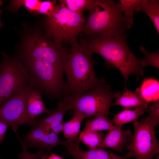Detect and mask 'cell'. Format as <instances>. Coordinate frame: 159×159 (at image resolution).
<instances>
[{"instance_id":"33","label":"cell","mask_w":159,"mask_h":159,"mask_svg":"<svg viewBox=\"0 0 159 159\" xmlns=\"http://www.w3.org/2000/svg\"><path fill=\"white\" fill-rule=\"evenodd\" d=\"M155 159H159V156L158 155H157Z\"/></svg>"},{"instance_id":"29","label":"cell","mask_w":159,"mask_h":159,"mask_svg":"<svg viewBox=\"0 0 159 159\" xmlns=\"http://www.w3.org/2000/svg\"><path fill=\"white\" fill-rule=\"evenodd\" d=\"M9 126L5 122L0 121V143L4 140V135Z\"/></svg>"},{"instance_id":"36","label":"cell","mask_w":159,"mask_h":159,"mask_svg":"<svg viewBox=\"0 0 159 159\" xmlns=\"http://www.w3.org/2000/svg\"><path fill=\"white\" fill-rule=\"evenodd\" d=\"M0 159H1L0 158Z\"/></svg>"},{"instance_id":"6","label":"cell","mask_w":159,"mask_h":159,"mask_svg":"<svg viewBox=\"0 0 159 159\" xmlns=\"http://www.w3.org/2000/svg\"><path fill=\"white\" fill-rule=\"evenodd\" d=\"M33 88L31 83L21 86L0 105V121L11 126L19 139L17 130L21 125H27L31 128L37 127V119H32L28 114L26 101L28 92Z\"/></svg>"},{"instance_id":"17","label":"cell","mask_w":159,"mask_h":159,"mask_svg":"<svg viewBox=\"0 0 159 159\" xmlns=\"http://www.w3.org/2000/svg\"><path fill=\"white\" fill-rule=\"evenodd\" d=\"M113 121L108 116L99 115L87 120L83 131H109L114 126Z\"/></svg>"},{"instance_id":"35","label":"cell","mask_w":159,"mask_h":159,"mask_svg":"<svg viewBox=\"0 0 159 159\" xmlns=\"http://www.w3.org/2000/svg\"><path fill=\"white\" fill-rule=\"evenodd\" d=\"M73 158H74L73 159H77L76 158H75L74 157H73Z\"/></svg>"},{"instance_id":"4","label":"cell","mask_w":159,"mask_h":159,"mask_svg":"<svg viewBox=\"0 0 159 159\" xmlns=\"http://www.w3.org/2000/svg\"><path fill=\"white\" fill-rule=\"evenodd\" d=\"M85 21L83 15L70 11L59 3L52 14L47 16L46 34L59 48L63 47L64 42L71 45L77 42L76 37L82 32Z\"/></svg>"},{"instance_id":"3","label":"cell","mask_w":159,"mask_h":159,"mask_svg":"<svg viewBox=\"0 0 159 159\" xmlns=\"http://www.w3.org/2000/svg\"><path fill=\"white\" fill-rule=\"evenodd\" d=\"M82 32L90 36H114L126 34L133 23L125 16L118 2L95 0Z\"/></svg>"},{"instance_id":"5","label":"cell","mask_w":159,"mask_h":159,"mask_svg":"<svg viewBox=\"0 0 159 159\" xmlns=\"http://www.w3.org/2000/svg\"><path fill=\"white\" fill-rule=\"evenodd\" d=\"M121 94L113 92L111 86L105 83L87 93L68 96L70 110L85 118L99 115L108 116L113 99Z\"/></svg>"},{"instance_id":"28","label":"cell","mask_w":159,"mask_h":159,"mask_svg":"<svg viewBox=\"0 0 159 159\" xmlns=\"http://www.w3.org/2000/svg\"><path fill=\"white\" fill-rule=\"evenodd\" d=\"M21 7L24 5L30 12L37 14L42 1L39 0H18Z\"/></svg>"},{"instance_id":"21","label":"cell","mask_w":159,"mask_h":159,"mask_svg":"<svg viewBox=\"0 0 159 159\" xmlns=\"http://www.w3.org/2000/svg\"><path fill=\"white\" fill-rule=\"evenodd\" d=\"M83 152L86 155L95 159H127L132 156L130 152L125 155L120 156L107 151L99 147L87 151L83 150Z\"/></svg>"},{"instance_id":"13","label":"cell","mask_w":159,"mask_h":159,"mask_svg":"<svg viewBox=\"0 0 159 159\" xmlns=\"http://www.w3.org/2000/svg\"><path fill=\"white\" fill-rule=\"evenodd\" d=\"M115 98V102L112 105H118L129 109L138 106L146 107L149 104L140 96L136 90L135 92L128 90L126 87L123 94L119 95Z\"/></svg>"},{"instance_id":"8","label":"cell","mask_w":159,"mask_h":159,"mask_svg":"<svg viewBox=\"0 0 159 159\" xmlns=\"http://www.w3.org/2000/svg\"><path fill=\"white\" fill-rule=\"evenodd\" d=\"M134 132L125 149L136 159H154L159 153L154 127L150 117L133 122Z\"/></svg>"},{"instance_id":"15","label":"cell","mask_w":159,"mask_h":159,"mask_svg":"<svg viewBox=\"0 0 159 159\" xmlns=\"http://www.w3.org/2000/svg\"><path fill=\"white\" fill-rule=\"evenodd\" d=\"M143 11L150 18L159 34V1L155 0H141L135 10Z\"/></svg>"},{"instance_id":"10","label":"cell","mask_w":159,"mask_h":159,"mask_svg":"<svg viewBox=\"0 0 159 159\" xmlns=\"http://www.w3.org/2000/svg\"><path fill=\"white\" fill-rule=\"evenodd\" d=\"M69 110H70L68 98L64 96L59 100L56 108L51 110L44 116L37 119V127L46 133L53 132L58 135L62 132L64 114Z\"/></svg>"},{"instance_id":"11","label":"cell","mask_w":159,"mask_h":159,"mask_svg":"<svg viewBox=\"0 0 159 159\" xmlns=\"http://www.w3.org/2000/svg\"><path fill=\"white\" fill-rule=\"evenodd\" d=\"M133 135L129 130H122V126H114L108 131L99 147L112 149L117 152L123 153L125 145L131 141Z\"/></svg>"},{"instance_id":"30","label":"cell","mask_w":159,"mask_h":159,"mask_svg":"<svg viewBox=\"0 0 159 159\" xmlns=\"http://www.w3.org/2000/svg\"><path fill=\"white\" fill-rule=\"evenodd\" d=\"M47 159H64L60 156L52 153Z\"/></svg>"},{"instance_id":"34","label":"cell","mask_w":159,"mask_h":159,"mask_svg":"<svg viewBox=\"0 0 159 159\" xmlns=\"http://www.w3.org/2000/svg\"><path fill=\"white\" fill-rule=\"evenodd\" d=\"M1 62H0V70L1 68Z\"/></svg>"},{"instance_id":"25","label":"cell","mask_w":159,"mask_h":159,"mask_svg":"<svg viewBox=\"0 0 159 159\" xmlns=\"http://www.w3.org/2000/svg\"><path fill=\"white\" fill-rule=\"evenodd\" d=\"M159 101L150 102L145 108V112H147L153 124L155 126L159 124Z\"/></svg>"},{"instance_id":"2","label":"cell","mask_w":159,"mask_h":159,"mask_svg":"<svg viewBox=\"0 0 159 159\" xmlns=\"http://www.w3.org/2000/svg\"><path fill=\"white\" fill-rule=\"evenodd\" d=\"M71 45L64 67L67 78L65 96L72 97L91 91L105 82L95 73L92 54L77 42Z\"/></svg>"},{"instance_id":"18","label":"cell","mask_w":159,"mask_h":159,"mask_svg":"<svg viewBox=\"0 0 159 159\" xmlns=\"http://www.w3.org/2000/svg\"><path fill=\"white\" fill-rule=\"evenodd\" d=\"M74 117L69 121L64 122L62 132L64 138L74 139L79 134L82 120L84 117L81 114L74 112Z\"/></svg>"},{"instance_id":"32","label":"cell","mask_w":159,"mask_h":159,"mask_svg":"<svg viewBox=\"0 0 159 159\" xmlns=\"http://www.w3.org/2000/svg\"><path fill=\"white\" fill-rule=\"evenodd\" d=\"M3 3V1H2L0 0V7L1 6Z\"/></svg>"},{"instance_id":"26","label":"cell","mask_w":159,"mask_h":159,"mask_svg":"<svg viewBox=\"0 0 159 159\" xmlns=\"http://www.w3.org/2000/svg\"><path fill=\"white\" fill-rule=\"evenodd\" d=\"M22 152L18 154V159H47L48 154L42 150H40L35 153L29 152L24 147L21 145Z\"/></svg>"},{"instance_id":"7","label":"cell","mask_w":159,"mask_h":159,"mask_svg":"<svg viewBox=\"0 0 159 159\" xmlns=\"http://www.w3.org/2000/svg\"><path fill=\"white\" fill-rule=\"evenodd\" d=\"M0 70V105L10 98L21 86L31 83L28 71L18 59L1 52Z\"/></svg>"},{"instance_id":"9","label":"cell","mask_w":159,"mask_h":159,"mask_svg":"<svg viewBox=\"0 0 159 159\" xmlns=\"http://www.w3.org/2000/svg\"><path fill=\"white\" fill-rule=\"evenodd\" d=\"M19 139L21 144L28 149L35 148L42 150L48 154L50 150L59 145H64V140L60 139L58 135L50 132L47 134L38 127H32L27 134Z\"/></svg>"},{"instance_id":"20","label":"cell","mask_w":159,"mask_h":159,"mask_svg":"<svg viewBox=\"0 0 159 159\" xmlns=\"http://www.w3.org/2000/svg\"><path fill=\"white\" fill-rule=\"evenodd\" d=\"M95 0H61L59 3L70 11L83 15V12L90 10Z\"/></svg>"},{"instance_id":"23","label":"cell","mask_w":159,"mask_h":159,"mask_svg":"<svg viewBox=\"0 0 159 159\" xmlns=\"http://www.w3.org/2000/svg\"><path fill=\"white\" fill-rule=\"evenodd\" d=\"M141 51L145 54V57L143 59L144 67L148 65L152 66L159 69V54L158 51L150 53L148 52L143 46L140 47Z\"/></svg>"},{"instance_id":"14","label":"cell","mask_w":159,"mask_h":159,"mask_svg":"<svg viewBox=\"0 0 159 159\" xmlns=\"http://www.w3.org/2000/svg\"><path fill=\"white\" fill-rule=\"evenodd\" d=\"M159 81L152 78L145 79L140 88L136 89L140 96L146 102L159 100Z\"/></svg>"},{"instance_id":"24","label":"cell","mask_w":159,"mask_h":159,"mask_svg":"<svg viewBox=\"0 0 159 159\" xmlns=\"http://www.w3.org/2000/svg\"><path fill=\"white\" fill-rule=\"evenodd\" d=\"M141 0H120L118 2L124 15L132 17L134 11Z\"/></svg>"},{"instance_id":"31","label":"cell","mask_w":159,"mask_h":159,"mask_svg":"<svg viewBox=\"0 0 159 159\" xmlns=\"http://www.w3.org/2000/svg\"><path fill=\"white\" fill-rule=\"evenodd\" d=\"M2 11L0 9V28L3 26V24H2L0 20V15Z\"/></svg>"},{"instance_id":"1","label":"cell","mask_w":159,"mask_h":159,"mask_svg":"<svg viewBox=\"0 0 159 159\" xmlns=\"http://www.w3.org/2000/svg\"><path fill=\"white\" fill-rule=\"evenodd\" d=\"M126 34L117 36H90L82 39L81 44L92 54H98L108 66L115 67L122 74L126 85L130 75H143V59L136 57L127 44Z\"/></svg>"},{"instance_id":"22","label":"cell","mask_w":159,"mask_h":159,"mask_svg":"<svg viewBox=\"0 0 159 159\" xmlns=\"http://www.w3.org/2000/svg\"><path fill=\"white\" fill-rule=\"evenodd\" d=\"M80 141L78 138L65 140L64 146L65 147L69 153L77 159H95L85 155L83 150L80 148Z\"/></svg>"},{"instance_id":"12","label":"cell","mask_w":159,"mask_h":159,"mask_svg":"<svg viewBox=\"0 0 159 159\" xmlns=\"http://www.w3.org/2000/svg\"><path fill=\"white\" fill-rule=\"evenodd\" d=\"M42 94L33 88L27 93L26 101L28 114L32 119H35L39 115L47 113L51 109L47 108L43 101Z\"/></svg>"},{"instance_id":"27","label":"cell","mask_w":159,"mask_h":159,"mask_svg":"<svg viewBox=\"0 0 159 159\" xmlns=\"http://www.w3.org/2000/svg\"><path fill=\"white\" fill-rule=\"evenodd\" d=\"M56 1H41L38 14H43L47 16H50L54 11L56 5Z\"/></svg>"},{"instance_id":"19","label":"cell","mask_w":159,"mask_h":159,"mask_svg":"<svg viewBox=\"0 0 159 159\" xmlns=\"http://www.w3.org/2000/svg\"><path fill=\"white\" fill-rule=\"evenodd\" d=\"M105 137L104 133L99 131H82L78 138L80 141L88 146L89 149L99 147Z\"/></svg>"},{"instance_id":"16","label":"cell","mask_w":159,"mask_h":159,"mask_svg":"<svg viewBox=\"0 0 159 159\" xmlns=\"http://www.w3.org/2000/svg\"><path fill=\"white\" fill-rule=\"evenodd\" d=\"M146 107L138 106L133 110L125 108L123 110L114 115L113 122L114 125L122 126V125L134 122L139 119V117L145 112Z\"/></svg>"}]
</instances>
